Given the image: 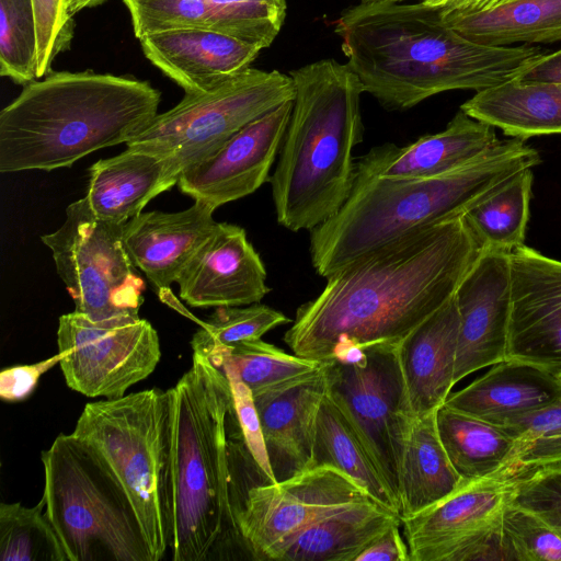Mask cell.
<instances>
[{
	"mask_svg": "<svg viewBox=\"0 0 561 561\" xmlns=\"http://www.w3.org/2000/svg\"><path fill=\"white\" fill-rule=\"evenodd\" d=\"M480 251L463 216L409 231L329 275L284 341L318 362L400 343L455 295Z\"/></svg>",
	"mask_w": 561,
	"mask_h": 561,
	"instance_id": "1",
	"label": "cell"
},
{
	"mask_svg": "<svg viewBox=\"0 0 561 561\" xmlns=\"http://www.w3.org/2000/svg\"><path fill=\"white\" fill-rule=\"evenodd\" d=\"M335 32L363 91L389 111L411 108L446 91L493 88L545 54L536 45L472 42L421 0L359 2L341 13Z\"/></svg>",
	"mask_w": 561,
	"mask_h": 561,
	"instance_id": "2",
	"label": "cell"
},
{
	"mask_svg": "<svg viewBox=\"0 0 561 561\" xmlns=\"http://www.w3.org/2000/svg\"><path fill=\"white\" fill-rule=\"evenodd\" d=\"M169 390L172 560H252L233 506L232 451L242 433L229 380L193 354Z\"/></svg>",
	"mask_w": 561,
	"mask_h": 561,
	"instance_id": "3",
	"label": "cell"
},
{
	"mask_svg": "<svg viewBox=\"0 0 561 561\" xmlns=\"http://www.w3.org/2000/svg\"><path fill=\"white\" fill-rule=\"evenodd\" d=\"M161 93L148 81L110 73L50 72L0 112V171L71 167L126 144L158 115Z\"/></svg>",
	"mask_w": 561,
	"mask_h": 561,
	"instance_id": "4",
	"label": "cell"
},
{
	"mask_svg": "<svg viewBox=\"0 0 561 561\" xmlns=\"http://www.w3.org/2000/svg\"><path fill=\"white\" fill-rule=\"evenodd\" d=\"M540 157L526 140H499L488 152L449 172L393 179L354 172L343 206L310 230V257L322 277L402 234L463 216Z\"/></svg>",
	"mask_w": 561,
	"mask_h": 561,
	"instance_id": "5",
	"label": "cell"
},
{
	"mask_svg": "<svg viewBox=\"0 0 561 561\" xmlns=\"http://www.w3.org/2000/svg\"><path fill=\"white\" fill-rule=\"evenodd\" d=\"M289 76L293 110L270 183L278 225L310 231L331 218L352 190L353 151L364 137V91L346 62L334 59Z\"/></svg>",
	"mask_w": 561,
	"mask_h": 561,
	"instance_id": "6",
	"label": "cell"
},
{
	"mask_svg": "<svg viewBox=\"0 0 561 561\" xmlns=\"http://www.w3.org/2000/svg\"><path fill=\"white\" fill-rule=\"evenodd\" d=\"M72 434L119 481L152 561L162 560L172 543L170 390L152 388L88 403Z\"/></svg>",
	"mask_w": 561,
	"mask_h": 561,
	"instance_id": "7",
	"label": "cell"
},
{
	"mask_svg": "<svg viewBox=\"0 0 561 561\" xmlns=\"http://www.w3.org/2000/svg\"><path fill=\"white\" fill-rule=\"evenodd\" d=\"M41 458L46 514L68 561H152L128 495L91 447L59 434Z\"/></svg>",
	"mask_w": 561,
	"mask_h": 561,
	"instance_id": "8",
	"label": "cell"
},
{
	"mask_svg": "<svg viewBox=\"0 0 561 561\" xmlns=\"http://www.w3.org/2000/svg\"><path fill=\"white\" fill-rule=\"evenodd\" d=\"M294 96L295 84L289 73L249 68L216 90L185 94L125 145L163 161L164 186L169 191L186 168L215 152L247 124Z\"/></svg>",
	"mask_w": 561,
	"mask_h": 561,
	"instance_id": "9",
	"label": "cell"
},
{
	"mask_svg": "<svg viewBox=\"0 0 561 561\" xmlns=\"http://www.w3.org/2000/svg\"><path fill=\"white\" fill-rule=\"evenodd\" d=\"M399 344L356 348L325 362V367L329 397L352 424L400 502L401 462L416 416L401 369Z\"/></svg>",
	"mask_w": 561,
	"mask_h": 561,
	"instance_id": "10",
	"label": "cell"
},
{
	"mask_svg": "<svg viewBox=\"0 0 561 561\" xmlns=\"http://www.w3.org/2000/svg\"><path fill=\"white\" fill-rule=\"evenodd\" d=\"M125 225L94 215L85 196L66 209L64 224L42 236L75 302L92 320L138 313L145 282L123 243Z\"/></svg>",
	"mask_w": 561,
	"mask_h": 561,
	"instance_id": "11",
	"label": "cell"
},
{
	"mask_svg": "<svg viewBox=\"0 0 561 561\" xmlns=\"http://www.w3.org/2000/svg\"><path fill=\"white\" fill-rule=\"evenodd\" d=\"M57 344L68 387L89 398L125 396L156 369L161 357L157 331L138 313L101 320L77 311L62 314Z\"/></svg>",
	"mask_w": 561,
	"mask_h": 561,
	"instance_id": "12",
	"label": "cell"
},
{
	"mask_svg": "<svg viewBox=\"0 0 561 561\" xmlns=\"http://www.w3.org/2000/svg\"><path fill=\"white\" fill-rule=\"evenodd\" d=\"M370 501L375 500L350 477L316 466L274 483L242 485L234 513L252 560L270 561L310 525Z\"/></svg>",
	"mask_w": 561,
	"mask_h": 561,
	"instance_id": "13",
	"label": "cell"
},
{
	"mask_svg": "<svg viewBox=\"0 0 561 561\" xmlns=\"http://www.w3.org/2000/svg\"><path fill=\"white\" fill-rule=\"evenodd\" d=\"M293 100L247 124L215 152L186 168L180 191L214 210L254 193L266 181L290 118Z\"/></svg>",
	"mask_w": 561,
	"mask_h": 561,
	"instance_id": "14",
	"label": "cell"
},
{
	"mask_svg": "<svg viewBox=\"0 0 561 561\" xmlns=\"http://www.w3.org/2000/svg\"><path fill=\"white\" fill-rule=\"evenodd\" d=\"M506 358L561 369V261L526 244L510 252Z\"/></svg>",
	"mask_w": 561,
	"mask_h": 561,
	"instance_id": "15",
	"label": "cell"
},
{
	"mask_svg": "<svg viewBox=\"0 0 561 561\" xmlns=\"http://www.w3.org/2000/svg\"><path fill=\"white\" fill-rule=\"evenodd\" d=\"M459 312L455 385L506 359L511 314L510 253L481 250L455 291Z\"/></svg>",
	"mask_w": 561,
	"mask_h": 561,
	"instance_id": "16",
	"label": "cell"
},
{
	"mask_svg": "<svg viewBox=\"0 0 561 561\" xmlns=\"http://www.w3.org/2000/svg\"><path fill=\"white\" fill-rule=\"evenodd\" d=\"M260 254L237 225L218 222L179 275L180 297L197 308L247 306L268 293Z\"/></svg>",
	"mask_w": 561,
	"mask_h": 561,
	"instance_id": "17",
	"label": "cell"
},
{
	"mask_svg": "<svg viewBox=\"0 0 561 561\" xmlns=\"http://www.w3.org/2000/svg\"><path fill=\"white\" fill-rule=\"evenodd\" d=\"M146 58L185 94L207 93L251 68L257 45L224 33L176 28L139 38Z\"/></svg>",
	"mask_w": 561,
	"mask_h": 561,
	"instance_id": "18",
	"label": "cell"
},
{
	"mask_svg": "<svg viewBox=\"0 0 561 561\" xmlns=\"http://www.w3.org/2000/svg\"><path fill=\"white\" fill-rule=\"evenodd\" d=\"M327 391L323 362L310 375L253 394L276 481L312 468L317 416Z\"/></svg>",
	"mask_w": 561,
	"mask_h": 561,
	"instance_id": "19",
	"label": "cell"
},
{
	"mask_svg": "<svg viewBox=\"0 0 561 561\" xmlns=\"http://www.w3.org/2000/svg\"><path fill=\"white\" fill-rule=\"evenodd\" d=\"M495 127L459 110L446 128L404 147L387 142L357 158L354 172L393 179L428 178L458 169L491 150Z\"/></svg>",
	"mask_w": 561,
	"mask_h": 561,
	"instance_id": "20",
	"label": "cell"
},
{
	"mask_svg": "<svg viewBox=\"0 0 561 561\" xmlns=\"http://www.w3.org/2000/svg\"><path fill=\"white\" fill-rule=\"evenodd\" d=\"M214 209L194 202L178 213H140L123 229V243L134 263L159 290H169L218 222Z\"/></svg>",
	"mask_w": 561,
	"mask_h": 561,
	"instance_id": "21",
	"label": "cell"
},
{
	"mask_svg": "<svg viewBox=\"0 0 561 561\" xmlns=\"http://www.w3.org/2000/svg\"><path fill=\"white\" fill-rule=\"evenodd\" d=\"M513 478L470 481L439 503L402 520L410 561L497 522L510 505Z\"/></svg>",
	"mask_w": 561,
	"mask_h": 561,
	"instance_id": "22",
	"label": "cell"
},
{
	"mask_svg": "<svg viewBox=\"0 0 561 561\" xmlns=\"http://www.w3.org/2000/svg\"><path fill=\"white\" fill-rule=\"evenodd\" d=\"M459 333L455 295L399 344V358L416 417L435 412L455 386Z\"/></svg>",
	"mask_w": 561,
	"mask_h": 561,
	"instance_id": "23",
	"label": "cell"
},
{
	"mask_svg": "<svg viewBox=\"0 0 561 561\" xmlns=\"http://www.w3.org/2000/svg\"><path fill=\"white\" fill-rule=\"evenodd\" d=\"M490 367L444 404L500 426L561 399V381L547 369L507 358Z\"/></svg>",
	"mask_w": 561,
	"mask_h": 561,
	"instance_id": "24",
	"label": "cell"
},
{
	"mask_svg": "<svg viewBox=\"0 0 561 561\" xmlns=\"http://www.w3.org/2000/svg\"><path fill=\"white\" fill-rule=\"evenodd\" d=\"M135 36L176 28L224 33L268 47L283 25L257 13L217 4L208 0H123Z\"/></svg>",
	"mask_w": 561,
	"mask_h": 561,
	"instance_id": "25",
	"label": "cell"
},
{
	"mask_svg": "<svg viewBox=\"0 0 561 561\" xmlns=\"http://www.w3.org/2000/svg\"><path fill=\"white\" fill-rule=\"evenodd\" d=\"M460 110L523 140L561 134V83L523 82L515 78L476 92Z\"/></svg>",
	"mask_w": 561,
	"mask_h": 561,
	"instance_id": "26",
	"label": "cell"
},
{
	"mask_svg": "<svg viewBox=\"0 0 561 561\" xmlns=\"http://www.w3.org/2000/svg\"><path fill=\"white\" fill-rule=\"evenodd\" d=\"M165 191L163 161L154 154L126 148L90 168L85 198L96 217L125 225Z\"/></svg>",
	"mask_w": 561,
	"mask_h": 561,
	"instance_id": "27",
	"label": "cell"
},
{
	"mask_svg": "<svg viewBox=\"0 0 561 561\" xmlns=\"http://www.w3.org/2000/svg\"><path fill=\"white\" fill-rule=\"evenodd\" d=\"M401 523L398 513L375 501L357 504L301 530L275 561H356L374 540Z\"/></svg>",
	"mask_w": 561,
	"mask_h": 561,
	"instance_id": "28",
	"label": "cell"
},
{
	"mask_svg": "<svg viewBox=\"0 0 561 561\" xmlns=\"http://www.w3.org/2000/svg\"><path fill=\"white\" fill-rule=\"evenodd\" d=\"M442 12L466 38L491 46L561 42V0H511L491 9Z\"/></svg>",
	"mask_w": 561,
	"mask_h": 561,
	"instance_id": "29",
	"label": "cell"
},
{
	"mask_svg": "<svg viewBox=\"0 0 561 561\" xmlns=\"http://www.w3.org/2000/svg\"><path fill=\"white\" fill-rule=\"evenodd\" d=\"M468 482L456 471L443 446L436 411L416 417L401 462V520L439 503Z\"/></svg>",
	"mask_w": 561,
	"mask_h": 561,
	"instance_id": "30",
	"label": "cell"
},
{
	"mask_svg": "<svg viewBox=\"0 0 561 561\" xmlns=\"http://www.w3.org/2000/svg\"><path fill=\"white\" fill-rule=\"evenodd\" d=\"M436 425L451 465L462 479L516 477L517 442L503 427L446 404L436 410Z\"/></svg>",
	"mask_w": 561,
	"mask_h": 561,
	"instance_id": "31",
	"label": "cell"
},
{
	"mask_svg": "<svg viewBox=\"0 0 561 561\" xmlns=\"http://www.w3.org/2000/svg\"><path fill=\"white\" fill-rule=\"evenodd\" d=\"M316 466L337 469L377 503L400 515V502L389 489L352 424L329 397L328 391L321 402L316 423L312 467Z\"/></svg>",
	"mask_w": 561,
	"mask_h": 561,
	"instance_id": "32",
	"label": "cell"
},
{
	"mask_svg": "<svg viewBox=\"0 0 561 561\" xmlns=\"http://www.w3.org/2000/svg\"><path fill=\"white\" fill-rule=\"evenodd\" d=\"M533 179L531 169L519 171L463 215L481 250L510 253L525 244Z\"/></svg>",
	"mask_w": 561,
	"mask_h": 561,
	"instance_id": "33",
	"label": "cell"
},
{
	"mask_svg": "<svg viewBox=\"0 0 561 561\" xmlns=\"http://www.w3.org/2000/svg\"><path fill=\"white\" fill-rule=\"evenodd\" d=\"M206 358L219 369H233L253 394L310 375L323 364L290 355L261 339L222 348Z\"/></svg>",
	"mask_w": 561,
	"mask_h": 561,
	"instance_id": "34",
	"label": "cell"
},
{
	"mask_svg": "<svg viewBox=\"0 0 561 561\" xmlns=\"http://www.w3.org/2000/svg\"><path fill=\"white\" fill-rule=\"evenodd\" d=\"M1 561H68L64 546L46 514V501L33 507L0 504Z\"/></svg>",
	"mask_w": 561,
	"mask_h": 561,
	"instance_id": "35",
	"label": "cell"
},
{
	"mask_svg": "<svg viewBox=\"0 0 561 561\" xmlns=\"http://www.w3.org/2000/svg\"><path fill=\"white\" fill-rule=\"evenodd\" d=\"M291 322L278 310L259 302L217 307L193 335L194 354L209 357L239 343L260 340L272 329Z\"/></svg>",
	"mask_w": 561,
	"mask_h": 561,
	"instance_id": "36",
	"label": "cell"
},
{
	"mask_svg": "<svg viewBox=\"0 0 561 561\" xmlns=\"http://www.w3.org/2000/svg\"><path fill=\"white\" fill-rule=\"evenodd\" d=\"M0 75L22 85L38 79L33 0H0Z\"/></svg>",
	"mask_w": 561,
	"mask_h": 561,
	"instance_id": "37",
	"label": "cell"
},
{
	"mask_svg": "<svg viewBox=\"0 0 561 561\" xmlns=\"http://www.w3.org/2000/svg\"><path fill=\"white\" fill-rule=\"evenodd\" d=\"M500 426L517 442L516 476L541 466L561 463V399Z\"/></svg>",
	"mask_w": 561,
	"mask_h": 561,
	"instance_id": "38",
	"label": "cell"
},
{
	"mask_svg": "<svg viewBox=\"0 0 561 561\" xmlns=\"http://www.w3.org/2000/svg\"><path fill=\"white\" fill-rule=\"evenodd\" d=\"M510 504L537 515L561 538V463L514 477Z\"/></svg>",
	"mask_w": 561,
	"mask_h": 561,
	"instance_id": "39",
	"label": "cell"
},
{
	"mask_svg": "<svg viewBox=\"0 0 561 561\" xmlns=\"http://www.w3.org/2000/svg\"><path fill=\"white\" fill-rule=\"evenodd\" d=\"M502 526L517 561H561V538L537 515L510 504Z\"/></svg>",
	"mask_w": 561,
	"mask_h": 561,
	"instance_id": "40",
	"label": "cell"
},
{
	"mask_svg": "<svg viewBox=\"0 0 561 561\" xmlns=\"http://www.w3.org/2000/svg\"><path fill=\"white\" fill-rule=\"evenodd\" d=\"M37 24V77L50 73L59 53L70 47L75 22L65 0H33Z\"/></svg>",
	"mask_w": 561,
	"mask_h": 561,
	"instance_id": "41",
	"label": "cell"
},
{
	"mask_svg": "<svg viewBox=\"0 0 561 561\" xmlns=\"http://www.w3.org/2000/svg\"><path fill=\"white\" fill-rule=\"evenodd\" d=\"M517 561L502 517L470 535L434 551L427 561Z\"/></svg>",
	"mask_w": 561,
	"mask_h": 561,
	"instance_id": "42",
	"label": "cell"
},
{
	"mask_svg": "<svg viewBox=\"0 0 561 561\" xmlns=\"http://www.w3.org/2000/svg\"><path fill=\"white\" fill-rule=\"evenodd\" d=\"M220 369L226 374L229 380L238 423L244 444L252 459L265 483L277 482L270 463L262 426L251 389L240 379L233 369L229 367Z\"/></svg>",
	"mask_w": 561,
	"mask_h": 561,
	"instance_id": "43",
	"label": "cell"
},
{
	"mask_svg": "<svg viewBox=\"0 0 561 561\" xmlns=\"http://www.w3.org/2000/svg\"><path fill=\"white\" fill-rule=\"evenodd\" d=\"M61 354L30 365H18L0 373V397L8 402H18L28 398L35 390L42 375L57 365Z\"/></svg>",
	"mask_w": 561,
	"mask_h": 561,
	"instance_id": "44",
	"label": "cell"
},
{
	"mask_svg": "<svg viewBox=\"0 0 561 561\" xmlns=\"http://www.w3.org/2000/svg\"><path fill=\"white\" fill-rule=\"evenodd\" d=\"M400 525H394L374 540L356 561H410L409 548L402 539Z\"/></svg>",
	"mask_w": 561,
	"mask_h": 561,
	"instance_id": "45",
	"label": "cell"
},
{
	"mask_svg": "<svg viewBox=\"0 0 561 561\" xmlns=\"http://www.w3.org/2000/svg\"><path fill=\"white\" fill-rule=\"evenodd\" d=\"M516 79L523 82L561 83V48L550 54H542Z\"/></svg>",
	"mask_w": 561,
	"mask_h": 561,
	"instance_id": "46",
	"label": "cell"
},
{
	"mask_svg": "<svg viewBox=\"0 0 561 561\" xmlns=\"http://www.w3.org/2000/svg\"><path fill=\"white\" fill-rule=\"evenodd\" d=\"M220 5L251 11L280 25L286 16V0H208Z\"/></svg>",
	"mask_w": 561,
	"mask_h": 561,
	"instance_id": "47",
	"label": "cell"
},
{
	"mask_svg": "<svg viewBox=\"0 0 561 561\" xmlns=\"http://www.w3.org/2000/svg\"><path fill=\"white\" fill-rule=\"evenodd\" d=\"M443 12H471L491 9L511 0H421Z\"/></svg>",
	"mask_w": 561,
	"mask_h": 561,
	"instance_id": "48",
	"label": "cell"
},
{
	"mask_svg": "<svg viewBox=\"0 0 561 561\" xmlns=\"http://www.w3.org/2000/svg\"><path fill=\"white\" fill-rule=\"evenodd\" d=\"M107 0H81L77 7V13L83 9H90L104 3Z\"/></svg>",
	"mask_w": 561,
	"mask_h": 561,
	"instance_id": "49",
	"label": "cell"
},
{
	"mask_svg": "<svg viewBox=\"0 0 561 561\" xmlns=\"http://www.w3.org/2000/svg\"><path fill=\"white\" fill-rule=\"evenodd\" d=\"M68 13L73 16L77 13V7L81 0H65Z\"/></svg>",
	"mask_w": 561,
	"mask_h": 561,
	"instance_id": "50",
	"label": "cell"
},
{
	"mask_svg": "<svg viewBox=\"0 0 561 561\" xmlns=\"http://www.w3.org/2000/svg\"><path fill=\"white\" fill-rule=\"evenodd\" d=\"M386 1H394V0H359V2H386Z\"/></svg>",
	"mask_w": 561,
	"mask_h": 561,
	"instance_id": "51",
	"label": "cell"
},
{
	"mask_svg": "<svg viewBox=\"0 0 561 561\" xmlns=\"http://www.w3.org/2000/svg\"><path fill=\"white\" fill-rule=\"evenodd\" d=\"M561 381V369L554 374Z\"/></svg>",
	"mask_w": 561,
	"mask_h": 561,
	"instance_id": "52",
	"label": "cell"
},
{
	"mask_svg": "<svg viewBox=\"0 0 561 561\" xmlns=\"http://www.w3.org/2000/svg\"><path fill=\"white\" fill-rule=\"evenodd\" d=\"M394 1H407V0H394Z\"/></svg>",
	"mask_w": 561,
	"mask_h": 561,
	"instance_id": "53",
	"label": "cell"
}]
</instances>
